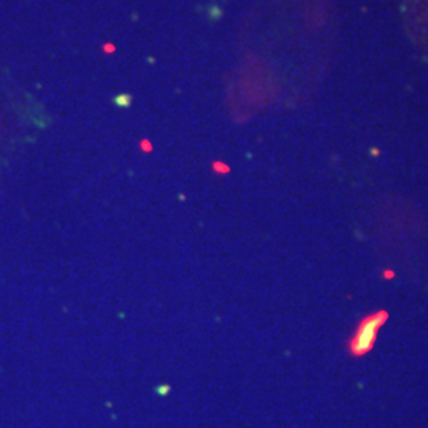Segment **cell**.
I'll return each instance as SVG.
<instances>
[{"instance_id": "obj_1", "label": "cell", "mask_w": 428, "mask_h": 428, "mask_svg": "<svg viewBox=\"0 0 428 428\" xmlns=\"http://www.w3.org/2000/svg\"><path fill=\"white\" fill-rule=\"evenodd\" d=\"M389 320V312L381 309L376 311L369 316L363 317L360 320V324L357 327V332H355L354 338L347 344V351L354 357H362L374 347L376 340H377V332L385 322Z\"/></svg>"}, {"instance_id": "obj_2", "label": "cell", "mask_w": 428, "mask_h": 428, "mask_svg": "<svg viewBox=\"0 0 428 428\" xmlns=\"http://www.w3.org/2000/svg\"><path fill=\"white\" fill-rule=\"evenodd\" d=\"M382 278H384V279H393V278H395V273H393L392 270H385V271L382 273Z\"/></svg>"}]
</instances>
